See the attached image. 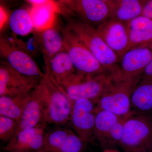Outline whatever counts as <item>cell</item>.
Here are the masks:
<instances>
[{"instance_id": "obj_28", "label": "cell", "mask_w": 152, "mask_h": 152, "mask_svg": "<svg viewBox=\"0 0 152 152\" xmlns=\"http://www.w3.org/2000/svg\"><path fill=\"white\" fill-rule=\"evenodd\" d=\"M9 16L5 8L1 5L0 6V29L1 31L4 26L7 22H9Z\"/></svg>"}, {"instance_id": "obj_24", "label": "cell", "mask_w": 152, "mask_h": 152, "mask_svg": "<svg viewBox=\"0 0 152 152\" xmlns=\"http://www.w3.org/2000/svg\"><path fill=\"white\" fill-rule=\"evenodd\" d=\"M71 130L58 128L45 133L43 144L38 152H57L66 141Z\"/></svg>"}, {"instance_id": "obj_1", "label": "cell", "mask_w": 152, "mask_h": 152, "mask_svg": "<svg viewBox=\"0 0 152 152\" xmlns=\"http://www.w3.org/2000/svg\"><path fill=\"white\" fill-rule=\"evenodd\" d=\"M87 47L108 73L114 77L118 70L120 59L93 26L78 20H71L66 27Z\"/></svg>"}, {"instance_id": "obj_10", "label": "cell", "mask_w": 152, "mask_h": 152, "mask_svg": "<svg viewBox=\"0 0 152 152\" xmlns=\"http://www.w3.org/2000/svg\"><path fill=\"white\" fill-rule=\"evenodd\" d=\"M96 103L88 99L73 103L70 121L75 132L88 145L93 139Z\"/></svg>"}, {"instance_id": "obj_25", "label": "cell", "mask_w": 152, "mask_h": 152, "mask_svg": "<svg viewBox=\"0 0 152 152\" xmlns=\"http://www.w3.org/2000/svg\"><path fill=\"white\" fill-rule=\"evenodd\" d=\"M134 114L135 113L134 112L131 111L129 113L120 118L118 121L114 126L110 132L103 146V147L107 148L106 149L111 148L110 147L119 144L120 145L122 138L125 123L129 117Z\"/></svg>"}, {"instance_id": "obj_11", "label": "cell", "mask_w": 152, "mask_h": 152, "mask_svg": "<svg viewBox=\"0 0 152 152\" xmlns=\"http://www.w3.org/2000/svg\"><path fill=\"white\" fill-rule=\"evenodd\" d=\"M1 53L13 69L26 75L42 78L43 73L33 58L22 49L12 45L7 39L1 38Z\"/></svg>"}, {"instance_id": "obj_21", "label": "cell", "mask_w": 152, "mask_h": 152, "mask_svg": "<svg viewBox=\"0 0 152 152\" xmlns=\"http://www.w3.org/2000/svg\"><path fill=\"white\" fill-rule=\"evenodd\" d=\"M31 93L16 96L0 97V116L19 121L31 98Z\"/></svg>"}, {"instance_id": "obj_4", "label": "cell", "mask_w": 152, "mask_h": 152, "mask_svg": "<svg viewBox=\"0 0 152 152\" xmlns=\"http://www.w3.org/2000/svg\"><path fill=\"white\" fill-rule=\"evenodd\" d=\"M61 32L64 39L65 51L69 55L77 73L88 77L107 73L73 33L66 27L62 28Z\"/></svg>"}, {"instance_id": "obj_5", "label": "cell", "mask_w": 152, "mask_h": 152, "mask_svg": "<svg viewBox=\"0 0 152 152\" xmlns=\"http://www.w3.org/2000/svg\"><path fill=\"white\" fill-rule=\"evenodd\" d=\"M138 83L113 80L97 102L96 113L103 110L120 117L129 113L131 96Z\"/></svg>"}, {"instance_id": "obj_20", "label": "cell", "mask_w": 152, "mask_h": 152, "mask_svg": "<svg viewBox=\"0 0 152 152\" xmlns=\"http://www.w3.org/2000/svg\"><path fill=\"white\" fill-rule=\"evenodd\" d=\"M39 32L45 61L50 62L58 53L65 51L61 33L55 27Z\"/></svg>"}, {"instance_id": "obj_3", "label": "cell", "mask_w": 152, "mask_h": 152, "mask_svg": "<svg viewBox=\"0 0 152 152\" xmlns=\"http://www.w3.org/2000/svg\"><path fill=\"white\" fill-rule=\"evenodd\" d=\"M125 152H146L152 145V115L134 114L125 123L121 144Z\"/></svg>"}, {"instance_id": "obj_7", "label": "cell", "mask_w": 152, "mask_h": 152, "mask_svg": "<svg viewBox=\"0 0 152 152\" xmlns=\"http://www.w3.org/2000/svg\"><path fill=\"white\" fill-rule=\"evenodd\" d=\"M42 78L26 75L13 69L7 62L0 66V96H16L31 92Z\"/></svg>"}, {"instance_id": "obj_27", "label": "cell", "mask_w": 152, "mask_h": 152, "mask_svg": "<svg viewBox=\"0 0 152 152\" xmlns=\"http://www.w3.org/2000/svg\"><path fill=\"white\" fill-rule=\"evenodd\" d=\"M87 144L71 130L66 141L57 152H85Z\"/></svg>"}, {"instance_id": "obj_14", "label": "cell", "mask_w": 152, "mask_h": 152, "mask_svg": "<svg viewBox=\"0 0 152 152\" xmlns=\"http://www.w3.org/2000/svg\"><path fill=\"white\" fill-rule=\"evenodd\" d=\"M47 124L27 129L15 135L3 149L6 152H38L43 144Z\"/></svg>"}, {"instance_id": "obj_12", "label": "cell", "mask_w": 152, "mask_h": 152, "mask_svg": "<svg viewBox=\"0 0 152 152\" xmlns=\"http://www.w3.org/2000/svg\"><path fill=\"white\" fill-rule=\"evenodd\" d=\"M96 28L109 48L121 59L129 47L126 24L110 18Z\"/></svg>"}, {"instance_id": "obj_17", "label": "cell", "mask_w": 152, "mask_h": 152, "mask_svg": "<svg viewBox=\"0 0 152 152\" xmlns=\"http://www.w3.org/2000/svg\"><path fill=\"white\" fill-rule=\"evenodd\" d=\"M126 25L129 41V50L148 47L152 41V20L142 15Z\"/></svg>"}, {"instance_id": "obj_26", "label": "cell", "mask_w": 152, "mask_h": 152, "mask_svg": "<svg viewBox=\"0 0 152 152\" xmlns=\"http://www.w3.org/2000/svg\"><path fill=\"white\" fill-rule=\"evenodd\" d=\"M18 121L9 117L0 116V140L8 143L15 134Z\"/></svg>"}, {"instance_id": "obj_16", "label": "cell", "mask_w": 152, "mask_h": 152, "mask_svg": "<svg viewBox=\"0 0 152 152\" xmlns=\"http://www.w3.org/2000/svg\"><path fill=\"white\" fill-rule=\"evenodd\" d=\"M45 64L46 70L62 88L69 84L77 74L75 69L65 51L58 53L52 58L50 63Z\"/></svg>"}, {"instance_id": "obj_13", "label": "cell", "mask_w": 152, "mask_h": 152, "mask_svg": "<svg viewBox=\"0 0 152 152\" xmlns=\"http://www.w3.org/2000/svg\"><path fill=\"white\" fill-rule=\"evenodd\" d=\"M45 124H47L45 121V99L40 82L31 93V98L18 121V129L15 135L22 131Z\"/></svg>"}, {"instance_id": "obj_30", "label": "cell", "mask_w": 152, "mask_h": 152, "mask_svg": "<svg viewBox=\"0 0 152 152\" xmlns=\"http://www.w3.org/2000/svg\"><path fill=\"white\" fill-rule=\"evenodd\" d=\"M151 80H152V58L145 69L140 81Z\"/></svg>"}, {"instance_id": "obj_32", "label": "cell", "mask_w": 152, "mask_h": 152, "mask_svg": "<svg viewBox=\"0 0 152 152\" xmlns=\"http://www.w3.org/2000/svg\"><path fill=\"white\" fill-rule=\"evenodd\" d=\"M148 48H149L150 49L152 50V41L150 43L149 45H148Z\"/></svg>"}, {"instance_id": "obj_29", "label": "cell", "mask_w": 152, "mask_h": 152, "mask_svg": "<svg viewBox=\"0 0 152 152\" xmlns=\"http://www.w3.org/2000/svg\"><path fill=\"white\" fill-rule=\"evenodd\" d=\"M142 15L152 20V0L146 1L144 6Z\"/></svg>"}, {"instance_id": "obj_19", "label": "cell", "mask_w": 152, "mask_h": 152, "mask_svg": "<svg viewBox=\"0 0 152 152\" xmlns=\"http://www.w3.org/2000/svg\"><path fill=\"white\" fill-rule=\"evenodd\" d=\"M152 110V80L140 81L131 96V111L136 114L148 113Z\"/></svg>"}, {"instance_id": "obj_2", "label": "cell", "mask_w": 152, "mask_h": 152, "mask_svg": "<svg viewBox=\"0 0 152 152\" xmlns=\"http://www.w3.org/2000/svg\"><path fill=\"white\" fill-rule=\"evenodd\" d=\"M45 99V121L47 124L63 126L70 121L73 101L57 84L48 71L42 79Z\"/></svg>"}, {"instance_id": "obj_18", "label": "cell", "mask_w": 152, "mask_h": 152, "mask_svg": "<svg viewBox=\"0 0 152 152\" xmlns=\"http://www.w3.org/2000/svg\"><path fill=\"white\" fill-rule=\"evenodd\" d=\"M110 9V18L126 24L142 16L146 1L107 0Z\"/></svg>"}, {"instance_id": "obj_31", "label": "cell", "mask_w": 152, "mask_h": 152, "mask_svg": "<svg viewBox=\"0 0 152 152\" xmlns=\"http://www.w3.org/2000/svg\"><path fill=\"white\" fill-rule=\"evenodd\" d=\"M103 152H120L118 150L114 149L113 148L107 149L104 151Z\"/></svg>"}, {"instance_id": "obj_9", "label": "cell", "mask_w": 152, "mask_h": 152, "mask_svg": "<svg viewBox=\"0 0 152 152\" xmlns=\"http://www.w3.org/2000/svg\"><path fill=\"white\" fill-rule=\"evenodd\" d=\"M152 58V50L148 47L131 49L120 59L118 70L113 80L139 83Z\"/></svg>"}, {"instance_id": "obj_6", "label": "cell", "mask_w": 152, "mask_h": 152, "mask_svg": "<svg viewBox=\"0 0 152 152\" xmlns=\"http://www.w3.org/2000/svg\"><path fill=\"white\" fill-rule=\"evenodd\" d=\"M113 80L110 74H100L88 77L77 73L75 77L62 88L71 100L88 99L96 104L99 99Z\"/></svg>"}, {"instance_id": "obj_8", "label": "cell", "mask_w": 152, "mask_h": 152, "mask_svg": "<svg viewBox=\"0 0 152 152\" xmlns=\"http://www.w3.org/2000/svg\"><path fill=\"white\" fill-rule=\"evenodd\" d=\"M60 6L76 15L82 21L98 26L110 18V9L107 0H62Z\"/></svg>"}, {"instance_id": "obj_33", "label": "cell", "mask_w": 152, "mask_h": 152, "mask_svg": "<svg viewBox=\"0 0 152 152\" xmlns=\"http://www.w3.org/2000/svg\"><path fill=\"white\" fill-rule=\"evenodd\" d=\"M1 152H2L1 151Z\"/></svg>"}, {"instance_id": "obj_23", "label": "cell", "mask_w": 152, "mask_h": 152, "mask_svg": "<svg viewBox=\"0 0 152 152\" xmlns=\"http://www.w3.org/2000/svg\"><path fill=\"white\" fill-rule=\"evenodd\" d=\"M9 23L13 32L19 36H27L34 29L29 12L24 9L14 11L10 15Z\"/></svg>"}, {"instance_id": "obj_22", "label": "cell", "mask_w": 152, "mask_h": 152, "mask_svg": "<svg viewBox=\"0 0 152 152\" xmlns=\"http://www.w3.org/2000/svg\"><path fill=\"white\" fill-rule=\"evenodd\" d=\"M121 117L103 110L96 112L93 138L103 147L110 132Z\"/></svg>"}, {"instance_id": "obj_15", "label": "cell", "mask_w": 152, "mask_h": 152, "mask_svg": "<svg viewBox=\"0 0 152 152\" xmlns=\"http://www.w3.org/2000/svg\"><path fill=\"white\" fill-rule=\"evenodd\" d=\"M58 3L50 0H34L29 11L34 29L42 31L54 27L57 14L60 10Z\"/></svg>"}]
</instances>
